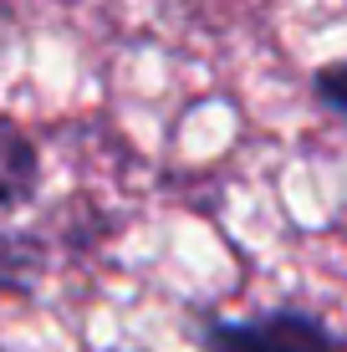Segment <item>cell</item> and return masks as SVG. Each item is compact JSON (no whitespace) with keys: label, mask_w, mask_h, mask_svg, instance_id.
Listing matches in <instances>:
<instances>
[{"label":"cell","mask_w":347,"mask_h":352,"mask_svg":"<svg viewBox=\"0 0 347 352\" xmlns=\"http://www.w3.org/2000/svg\"><path fill=\"white\" fill-rule=\"evenodd\" d=\"M52 250L31 230H0V291H31L41 286Z\"/></svg>","instance_id":"3"},{"label":"cell","mask_w":347,"mask_h":352,"mask_svg":"<svg viewBox=\"0 0 347 352\" xmlns=\"http://www.w3.org/2000/svg\"><path fill=\"white\" fill-rule=\"evenodd\" d=\"M312 92H317V102L327 107L332 118L347 128V62H327V67H317L312 72Z\"/></svg>","instance_id":"4"},{"label":"cell","mask_w":347,"mask_h":352,"mask_svg":"<svg viewBox=\"0 0 347 352\" xmlns=\"http://www.w3.org/2000/svg\"><path fill=\"white\" fill-rule=\"evenodd\" d=\"M41 189V148L10 113H0V214L26 210Z\"/></svg>","instance_id":"2"},{"label":"cell","mask_w":347,"mask_h":352,"mask_svg":"<svg viewBox=\"0 0 347 352\" xmlns=\"http://www.w3.org/2000/svg\"><path fill=\"white\" fill-rule=\"evenodd\" d=\"M205 352H347V337L317 311L271 307L250 317H205L199 322Z\"/></svg>","instance_id":"1"}]
</instances>
